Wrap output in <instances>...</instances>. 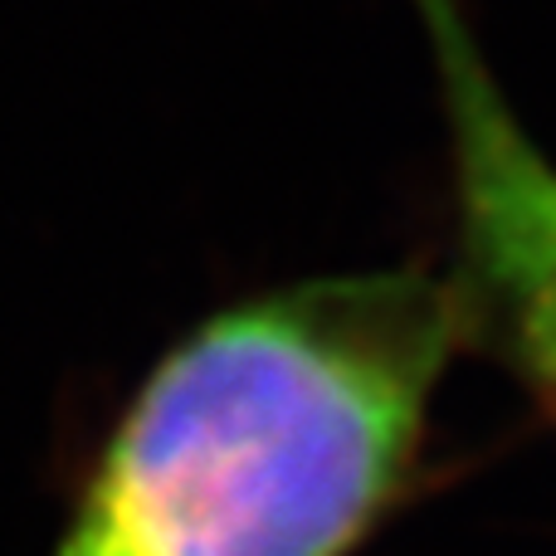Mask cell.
Here are the masks:
<instances>
[{
    "label": "cell",
    "instance_id": "obj_1",
    "mask_svg": "<svg viewBox=\"0 0 556 556\" xmlns=\"http://www.w3.org/2000/svg\"><path fill=\"white\" fill-rule=\"evenodd\" d=\"M464 346L425 260L215 307L127 395L54 556H356L420 493Z\"/></svg>",
    "mask_w": 556,
    "mask_h": 556
},
{
    "label": "cell",
    "instance_id": "obj_2",
    "mask_svg": "<svg viewBox=\"0 0 556 556\" xmlns=\"http://www.w3.org/2000/svg\"><path fill=\"white\" fill-rule=\"evenodd\" d=\"M430 39L450 156V278L469 346L556 430V162L518 123L464 0H410Z\"/></svg>",
    "mask_w": 556,
    "mask_h": 556
}]
</instances>
